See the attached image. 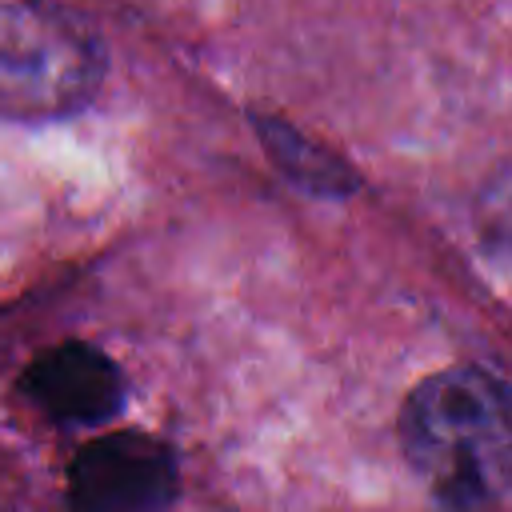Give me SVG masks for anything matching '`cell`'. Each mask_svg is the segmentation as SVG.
<instances>
[{
  "label": "cell",
  "instance_id": "cell-1",
  "mask_svg": "<svg viewBox=\"0 0 512 512\" xmlns=\"http://www.w3.org/2000/svg\"><path fill=\"white\" fill-rule=\"evenodd\" d=\"M400 444L440 512H504L508 392L480 364H452L400 408Z\"/></svg>",
  "mask_w": 512,
  "mask_h": 512
},
{
  "label": "cell",
  "instance_id": "cell-2",
  "mask_svg": "<svg viewBox=\"0 0 512 512\" xmlns=\"http://www.w3.org/2000/svg\"><path fill=\"white\" fill-rule=\"evenodd\" d=\"M108 76L100 28L56 4H0V120L52 124L84 112Z\"/></svg>",
  "mask_w": 512,
  "mask_h": 512
},
{
  "label": "cell",
  "instance_id": "cell-3",
  "mask_svg": "<svg viewBox=\"0 0 512 512\" xmlns=\"http://www.w3.org/2000/svg\"><path fill=\"white\" fill-rule=\"evenodd\" d=\"M176 496V452L148 432L96 436L68 464L72 512H168Z\"/></svg>",
  "mask_w": 512,
  "mask_h": 512
},
{
  "label": "cell",
  "instance_id": "cell-4",
  "mask_svg": "<svg viewBox=\"0 0 512 512\" xmlns=\"http://www.w3.org/2000/svg\"><path fill=\"white\" fill-rule=\"evenodd\" d=\"M20 396L60 428H100L124 408L128 380L96 344L64 340L20 372Z\"/></svg>",
  "mask_w": 512,
  "mask_h": 512
},
{
  "label": "cell",
  "instance_id": "cell-5",
  "mask_svg": "<svg viewBox=\"0 0 512 512\" xmlns=\"http://www.w3.org/2000/svg\"><path fill=\"white\" fill-rule=\"evenodd\" d=\"M252 128H256L268 160L280 168V176H288L308 196L344 200V196H352L360 188V176L336 152H328L324 144H316L312 136H304L296 124H288L280 116L252 112Z\"/></svg>",
  "mask_w": 512,
  "mask_h": 512
}]
</instances>
